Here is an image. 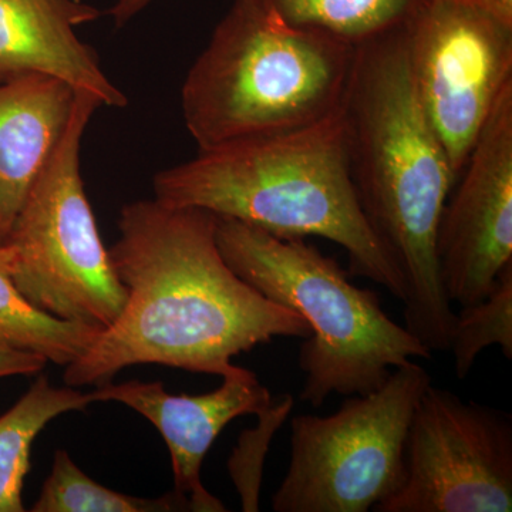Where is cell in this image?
Here are the masks:
<instances>
[{
  "instance_id": "cell-9",
  "label": "cell",
  "mask_w": 512,
  "mask_h": 512,
  "mask_svg": "<svg viewBox=\"0 0 512 512\" xmlns=\"http://www.w3.org/2000/svg\"><path fill=\"white\" fill-rule=\"evenodd\" d=\"M402 488L376 512H511L510 414L433 383L414 409Z\"/></svg>"
},
{
  "instance_id": "cell-8",
  "label": "cell",
  "mask_w": 512,
  "mask_h": 512,
  "mask_svg": "<svg viewBox=\"0 0 512 512\" xmlns=\"http://www.w3.org/2000/svg\"><path fill=\"white\" fill-rule=\"evenodd\" d=\"M406 43L414 89L458 178L512 84V23L463 0H426Z\"/></svg>"
},
{
  "instance_id": "cell-10",
  "label": "cell",
  "mask_w": 512,
  "mask_h": 512,
  "mask_svg": "<svg viewBox=\"0 0 512 512\" xmlns=\"http://www.w3.org/2000/svg\"><path fill=\"white\" fill-rule=\"evenodd\" d=\"M436 259L448 301H484L512 264V84L471 151L437 227Z\"/></svg>"
},
{
  "instance_id": "cell-13",
  "label": "cell",
  "mask_w": 512,
  "mask_h": 512,
  "mask_svg": "<svg viewBox=\"0 0 512 512\" xmlns=\"http://www.w3.org/2000/svg\"><path fill=\"white\" fill-rule=\"evenodd\" d=\"M77 94L46 74L0 82V244L69 127Z\"/></svg>"
},
{
  "instance_id": "cell-1",
  "label": "cell",
  "mask_w": 512,
  "mask_h": 512,
  "mask_svg": "<svg viewBox=\"0 0 512 512\" xmlns=\"http://www.w3.org/2000/svg\"><path fill=\"white\" fill-rule=\"evenodd\" d=\"M218 217L157 200L131 202L110 249L126 288L119 319L66 366L67 386H103L133 365L222 376L232 357L275 338H309L298 313L239 278L217 244Z\"/></svg>"
},
{
  "instance_id": "cell-12",
  "label": "cell",
  "mask_w": 512,
  "mask_h": 512,
  "mask_svg": "<svg viewBox=\"0 0 512 512\" xmlns=\"http://www.w3.org/2000/svg\"><path fill=\"white\" fill-rule=\"evenodd\" d=\"M100 15L80 0H0V76L46 74L96 97L101 106L124 109L126 94L76 32Z\"/></svg>"
},
{
  "instance_id": "cell-18",
  "label": "cell",
  "mask_w": 512,
  "mask_h": 512,
  "mask_svg": "<svg viewBox=\"0 0 512 512\" xmlns=\"http://www.w3.org/2000/svg\"><path fill=\"white\" fill-rule=\"evenodd\" d=\"M493 345L512 359V264L501 271L488 298L456 313L450 350L458 379H466L478 355Z\"/></svg>"
},
{
  "instance_id": "cell-17",
  "label": "cell",
  "mask_w": 512,
  "mask_h": 512,
  "mask_svg": "<svg viewBox=\"0 0 512 512\" xmlns=\"http://www.w3.org/2000/svg\"><path fill=\"white\" fill-rule=\"evenodd\" d=\"M33 512H174L190 511L175 491L157 498L110 490L87 476L66 450H57Z\"/></svg>"
},
{
  "instance_id": "cell-5",
  "label": "cell",
  "mask_w": 512,
  "mask_h": 512,
  "mask_svg": "<svg viewBox=\"0 0 512 512\" xmlns=\"http://www.w3.org/2000/svg\"><path fill=\"white\" fill-rule=\"evenodd\" d=\"M217 244L239 278L311 328L298 359L306 375L299 397L313 409L333 393L375 392L396 367L433 357L406 326L389 318L376 292L353 285L336 259L305 238H279L218 217Z\"/></svg>"
},
{
  "instance_id": "cell-2",
  "label": "cell",
  "mask_w": 512,
  "mask_h": 512,
  "mask_svg": "<svg viewBox=\"0 0 512 512\" xmlns=\"http://www.w3.org/2000/svg\"><path fill=\"white\" fill-rule=\"evenodd\" d=\"M406 28L356 46L343 101L350 173L402 272L404 326L431 353L450 352L456 313L441 285L436 235L457 175L414 89Z\"/></svg>"
},
{
  "instance_id": "cell-19",
  "label": "cell",
  "mask_w": 512,
  "mask_h": 512,
  "mask_svg": "<svg viewBox=\"0 0 512 512\" xmlns=\"http://www.w3.org/2000/svg\"><path fill=\"white\" fill-rule=\"evenodd\" d=\"M293 406L295 402L292 394H284L275 403L272 402L268 409L258 414V427L244 431L239 436L238 446L229 457V476L237 487L244 511H259L265 457L276 431L288 419Z\"/></svg>"
},
{
  "instance_id": "cell-21",
  "label": "cell",
  "mask_w": 512,
  "mask_h": 512,
  "mask_svg": "<svg viewBox=\"0 0 512 512\" xmlns=\"http://www.w3.org/2000/svg\"><path fill=\"white\" fill-rule=\"evenodd\" d=\"M154 0H119L113 8L110 9V15L116 20L117 26H123L128 20L134 18L137 13L147 8Z\"/></svg>"
},
{
  "instance_id": "cell-16",
  "label": "cell",
  "mask_w": 512,
  "mask_h": 512,
  "mask_svg": "<svg viewBox=\"0 0 512 512\" xmlns=\"http://www.w3.org/2000/svg\"><path fill=\"white\" fill-rule=\"evenodd\" d=\"M271 10L295 28L316 30L352 46L399 32L426 0H235Z\"/></svg>"
},
{
  "instance_id": "cell-15",
  "label": "cell",
  "mask_w": 512,
  "mask_h": 512,
  "mask_svg": "<svg viewBox=\"0 0 512 512\" xmlns=\"http://www.w3.org/2000/svg\"><path fill=\"white\" fill-rule=\"evenodd\" d=\"M12 265V248L0 244V348L32 353L55 365H72L92 348L101 330L36 308L16 288Z\"/></svg>"
},
{
  "instance_id": "cell-7",
  "label": "cell",
  "mask_w": 512,
  "mask_h": 512,
  "mask_svg": "<svg viewBox=\"0 0 512 512\" xmlns=\"http://www.w3.org/2000/svg\"><path fill=\"white\" fill-rule=\"evenodd\" d=\"M429 384V372L410 360L330 416L293 417L291 460L274 511L366 512L393 497L404 481L410 421Z\"/></svg>"
},
{
  "instance_id": "cell-14",
  "label": "cell",
  "mask_w": 512,
  "mask_h": 512,
  "mask_svg": "<svg viewBox=\"0 0 512 512\" xmlns=\"http://www.w3.org/2000/svg\"><path fill=\"white\" fill-rule=\"evenodd\" d=\"M96 403L93 392L59 389L40 376L12 409L0 416V512H23V485L32 446L50 421Z\"/></svg>"
},
{
  "instance_id": "cell-11",
  "label": "cell",
  "mask_w": 512,
  "mask_h": 512,
  "mask_svg": "<svg viewBox=\"0 0 512 512\" xmlns=\"http://www.w3.org/2000/svg\"><path fill=\"white\" fill-rule=\"evenodd\" d=\"M224 383L212 392L171 394L161 382L107 383L93 390L96 403L126 404L156 426L167 444L174 491L192 512H225L224 503L204 487L202 461L228 423L245 414H261L272 396L251 370L232 365Z\"/></svg>"
},
{
  "instance_id": "cell-3",
  "label": "cell",
  "mask_w": 512,
  "mask_h": 512,
  "mask_svg": "<svg viewBox=\"0 0 512 512\" xmlns=\"http://www.w3.org/2000/svg\"><path fill=\"white\" fill-rule=\"evenodd\" d=\"M153 188L168 207L200 208L279 238L329 239L348 254L350 275L406 299L402 272L357 198L343 106L298 130L202 148L156 174Z\"/></svg>"
},
{
  "instance_id": "cell-4",
  "label": "cell",
  "mask_w": 512,
  "mask_h": 512,
  "mask_svg": "<svg viewBox=\"0 0 512 512\" xmlns=\"http://www.w3.org/2000/svg\"><path fill=\"white\" fill-rule=\"evenodd\" d=\"M356 46L232 3L192 63L181 110L198 150L298 130L342 109Z\"/></svg>"
},
{
  "instance_id": "cell-23",
  "label": "cell",
  "mask_w": 512,
  "mask_h": 512,
  "mask_svg": "<svg viewBox=\"0 0 512 512\" xmlns=\"http://www.w3.org/2000/svg\"><path fill=\"white\" fill-rule=\"evenodd\" d=\"M2 80H3V77H2V76H0V82H2Z\"/></svg>"
},
{
  "instance_id": "cell-20",
  "label": "cell",
  "mask_w": 512,
  "mask_h": 512,
  "mask_svg": "<svg viewBox=\"0 0 512 512\" xmlns=\"http://www.w3.org/2000/svg\"><path fill=\"white\" fill-rule=\"evenodd\" d=\"M46 360L32 353L0 348V377L36 375L45 369Z\"/></svg>"
},
{
  "instance_id": "cell-22",
  "label": "cell",
  "mask_w": 512,
  "mask_h": 512,
  "mask_svg": "<svg viewBox=\"0 0 512 512\" xmlns=\"http://www.w3.org/2000/svg\"><path fill=\"white\" fill-rule=\"evenodd\" d=\"M463 2L488 10L498 18L512 23V0H463Z\"/></svg>"
},
{
  "instance_id": "cell-6",
  "label": "cell",
  "mask_w": 512,
  "mask_h": 512,
  "mask_svg": "<svg viewBox=\"0 0 512 512\" xmlns=\"http://www.w3.org/2000/svg\"><path fill=\"white\" fill-rule=\"evenodd\" d=\"M101 103L77 94L72 120L13 222L12 279L36 308L92 328H110L127 292L104 247L84 188L80 153Z\"/></svg>"
}]
</instances>
